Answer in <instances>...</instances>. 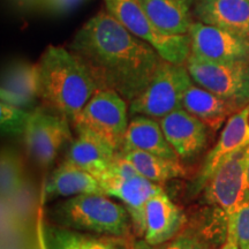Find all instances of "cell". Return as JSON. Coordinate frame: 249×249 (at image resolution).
<instances>
[{"mask_svg":"<svg viewBox=\"0 0 249 249\" xmlns=\"http://www.w3.org/2000/svg\"><path fill=\"white\" fill-rule=\"evenodd\" d=\"M193 14L200 22L249 38V0H198Z\"/></svg>","mask_w":249,"mask_h":249,"instance_id":"obj_15","label":"cell"},{"mask_svg":"<svg viewBox=\"0 0 249 249\" xmlns=\"http://www.w3.org/2000/svg\"><path fill=\"white\" fill-rule=\"evenodd\" d=\"M191 54L205 60L249 64V38L194 21L188 33Z\"/></svg>","mask_w":249,"mask_h":249,"instance_id":"obj_9","label":"cell"},{"mask_svg":"<svg viewBox=\"0 0 249 249\" xmlns=\"http://www.w3.org/2000/svg\"><path fill=\"white\" fill-rule=\"evenodd\" d=\"M160 120L165 138L179 158L192 160L203 150L207 143V124L185 108H178Z\"/></svg>","mask_w":249,"mask_h":249,"instance_id":"obj_13","label":"cell"},{"mask_svg":"<svg viewBox=\"0 0 249 249\" xmlns=\"http://www.w3.org/2000/svg\"><path fill=\"white\" fill-rule=\"evenodd\" d=\"M39 97L73 123L98 90L88 67L70 49L50 45L38 64Z\"/></svg>","mask_w":249,"mask_h":249,"instance_id":"obj_2","label":"cell"},{"mask_svg":"<svg viewBox=\"0 0 249 249\" xmlns=\"http://www.w3.org/2000/svg\"><path fill=\"white\" fill-rule=\"evenodd\" d=\"M117 150L88 130H77V138L71 143L65 160L99 178L107 172Z\"/></svg>","mask_w":249,"mask_h":249,"instance_id":"obj_16","label":"cell"},{"mask_svg":"<svg viewBox=\"0 0 249 249\" xmlns=\"http://www.w3.org/2000/svg\"><path fill=\"white\" fill-rule=\"evenodd\" d=\"M70 50L88 67L98 89H111L132 103L149 86L161 58L107 11L80 28Z\"/></svg>","mask_w":249,"mask_h":249,"instance_id":"obj_1","label":"cell"},{"mask_svg":"<svg viewBox=\"0 0 249 249\" xmlns=\"http://www.w3.org/2000/svg\"><path fill=\"white\" fill-rule=\"evenodd\" d=\"M121 152L132 161L142 177L160 185L171 179L181 178L186 174L180 160H170V158L141 150Z\"/></svg>","mask_w":249,"mask_h":249,"instance_id":"obj_22","label":"cell"},{"mask_svg":"<svg viewBox=\"0 0 249 249\" xmlns=\"http://www.w3.org/2000/svg\"><path fill=\"white\" fill-rule=\"evenodd\" d=\"M220 249H239V248H238V246L234 244V242H231V241H227L226 240L225 245H224Z\"/></svg>","mask_w":249,"mask_h":249,"instance_id":"obj_32","label":"cell"},{"mask_svg":"<svg viewBox=\"0 0 249 249\" xmlns=\"http://www.w3.org/2000/svg\"><path fill=\"white\" fill-rule=\"evenodd\" d=\"M103 193L121 201L128 211L135 230L142 235L144 210L152 196L163 191L160 183H156L142 176L128 179L103 178L99 179Z\"/></svg>","mask_w":249,"mask_h":249,"instance_id":"obj_14","label":"cell"},{"mask_svg":"<svg viewBox=\"0 0 249 249\" xmlns=\"http://www.w3.org/2000/svg\"><path fill=\"white\" fill-rule=\"evenodd\" d=\"M182 107L211 128H218L236 110L231 103L194 83L183 96Z\"/></svg>","mask_w":249,"mask_h":249,"instance_id":"obj_21","label":"cell"},{"mask_svg":"<svg viewBox=\"0 0 249 249\" xmlns=\"http://www.w3.org/2000/svg\"><path fill=\"white\" fill-rule=\"evenodd\" d=\"M1 102L29 110L39 97L38 66L28 62H15L2 77Z\"/></svg>","mask_w":249,"mask_h":249,"instance_id":"obj_17","label":"cell"},{"mask_svg":"<svg viewBox=\"0 0 249 249\" xmlns=\"http://www.w3.org/2000/svg\"><path fill=\"white\" fill-rule=\"evenodd\" d=\"M107 11L136 37L151 45L164 60L186 65L191 55L189 35H170L155 26L139 0H105Z\"/></svg>","mask_w":249,"mask_h":249,"instance_id":"obj_4","label":"cell"},{"mask_svg":"<svg viewBox=\"0 0 249 249\" xmlns=\"http://www.w3.org/2000/svg\"><path fill=\"white\" fill-rule=\"evenodd\" d=\"M29 4L36 7L51 12V13H64L75 7L83 0H27Z\"/></svg>","mask_w":249,"mask_h":249,"instance_id":"obj_28","label":"cell"},{"mask_svg":"<svg viewBox=\"0 0 249 249\" xmlns=\"http://www.w3.org/2000/svg\"><path fill=\"white\" fill-rule=\"evenodd\" d=\"M141 176L134 164L121 151H117L116 157L112 161L107 172L102 174L99 179L103 178H116V179H128L133 177Z\"/></svg>","mask_w":249,"mask_h":249,"instance_id":"obj_27","label":"cell"},{"mask_svg":"<svg viewBox=\"0 0 249 249\" xmlns=\"http://www.w3.org/2000/svg\"><path fill=\"white\" fill-rule=\"evenodd\" d=\"M249 147V104L227 120L216 145L205 158L201 173L195 182V191L205 187L213 174L226 160Z\"/></svg>","mask_w":249,"mask_h":249,"instance_id":"obj_11","label":"cell"},{"mask_svg":"<svg viewBox=\"0 0 249 249\" xmlns=\"http://www.w3.org/2000/svg\"><path fill=\"white\" fill-rule=\"evenodd\" d=\"M247 149L238 151L224 161L205 185V198L223 210L226 223L232 220L249 200V187L246 178Z\"/></svg>","mask_w":249,"mask_h":249,"instance_id":"obj_8","label":"cell"},{"mask_svg":"<svg viewBox=\"0 0 249 249\" xmlns=\"http://www.w3.org/2000/svg\"><path fill=\"white\" fill-rule=\"evenodd\" d=\"M189 1H191V2H196V1H198V0H189Z\"/></svg>","mask_w":249,"mask_h":249,"instance_id":"obj_33","label":"cell"},{"mask_svg":"<svg viewBox=\"0 0 249 249\" xmlns=\"http://www.w3.org/2000/svg\"><path fill=\"white\" fill-rule=\"evenodd\" d=\"M186 67L196 85L236 108L249 104V64L211 61L191 54Z\"/></svg>","mask_w":249,"mask_h":249,"instance_id":"obj_7","label":"cell"},{"mask_svg":"<svg viewBox=\"0 0 249 249\" xmlns=\"http://www.w3.org/2000/svg\"><path fill=\"white\" fill-rule=\"evenodd\" d=\"M160 249H209L207 245L193 235H177L172 240L161 245Z\"/></svg>","mask_w":249,"mask_h":249,"instance_id":"obj_29","label":"cell"},{"mask_svg":"<svg viewBox=\"0 0 249 249\" xmlns=\"http://www.w3.org/2000/svg\"><path fill=\"white\" fill-rule=\"evenodd\" d=\"M141 150L179 160V156L165 138L160 124L154 118L138 114L129 121L123 148L119 151Z\"/></svg>","mask_w":249,"mask_h":249,"instance_id":"obj_19","label":"cell"},{"mask_svg":"<svg viewBox=\"0 0 249 249\" xmlns=\"http://www.w3.org/2000/svg\"><path fill=\"white\" fill-rule=\"evenodd\" d=\"M50 244L51 249H114L97 239L61 229L50 231Z\"/></svg>","mask_w":249,"mask_h":249,"instance_id":"obj_23","label":"cell"},{"mask_svg":"<svg viewBox=\"0 0 249 249\" xmlns=\"http://www.w3.org/2000/svg\"><path fill=\"white\" fill-rule=\"evenodd\" d=\"M142 8L163 33L188 35L194 23L189 0H139Z\"/></svg>","mask_w":249,"mask_h":249,"instance_id":"obj_20","label":"cell"},{"mask_svg":"<svg viewBox=\"0 0 249 249\" xmlns=\"http://www.w3.org/2000/svg\"><path fill=\"white\" fill-rule=\"evenodd\" d=\"M31 111L14 107V105L8 104L6 102H1L0 116H1L2 132L11 134V135H18V134L23 135Z\"/></svg>","mask_w":249,"mask_h":249,"instance_id":"obj_26","label":"cell"},{"mask_svg":"<svg viewBox=\"0 0 249 249\" xmlns=\"http://www.w3.org/2000/svg\"><path fill=\"white\" fill-rule=\"evenodd\" d=\"M186 216L176 203L161 191L145 205L142 236L150 246H161L179 234Z\"/></svg>","mask_w":249,"mask_h":249,"instance_id":"obj_12","label":"cell"},{"mask_svg":"<svg viewBox=\"0 0 249 249\" xmlns=\"http://www.w3.org/2000/svg\"><path fill=\"white\" fill-rule=\"evenodd\" d=\"M86 194H102L99 180L91 173L80 169L68 160H64L51 173L43 189V200L59 197H73Z\"/></svg>","mask_w":249,"mask_h":249,"instance_id":"obj_18","label":"cell"},{"mask_svg":"<svg viewBox=\"0 0 249 249\" xmlns=\"http://www.w3.org/2000/svg\"><path fill=\"white\" fill-rule=\"evenodd\" d=\"M246 178H247V183L249 187V147L247 149V154H246Z\"/></svg>","mask_w":249,"mask_h":249,"instance_id":"obj_31","label":"cell"},{"mask_svg":"<svg viewBox=\"0 0 249 249\" xmlns=\"http://www.w3.org/2000/svg\"><path fill=\"white\" fill-rule=\"evenodd\" d=\"M37 246H38V249H49L44 227H43V218L40 211L38 213V220H37Z\"/></svg>","mask_w":249,"mask_h":249,"instance_id":"obj_30","label":"cell"},{"mask_svg":"<svg viewBox=\"0 0 249 249\" xmlns=\"http://www.w3.org/2000/svg\"><path fill=\"white\" fill-rule=\"evenodd\" d=\"M226 240L234 242L239 249H249V200L226 223Z\"/></svg>","mask_w":249,"mask_h":249,"instance_id":"obj_25","label":"cell"},{"mask_svg":"<svg viewBox=\"0 0 249 249\" xmlns=\"http://www.w3.org/2000/svg\"><path fill=\"white\" fill-rule=\"evenodd\" d=\"M53 216L68 229L124 236L129 231L126 208L107 195L86 194L70 197L55 207Z\"/></svg>","mask_w":249,"mask_h":249,"instance_id":"obj_3","label":"cell"},{"mask_svg":"<svg viewBox=\"0 0 249 249\" xmlns=\"http://www.w3.org/2000/svg\"><path fill=\"white\" fill-rule=\"evenodd\" d=\"M127 103L111 89H98L73 121L76 130H88L119 151L128 128Z\"/></svg>","mask_w":249,"mask_h":249,"instance_id":"obj_6","label":"cell"},{"mask_svg":"<svg viewBox=\"0 0 249 249\" xmlns=\"http://www.w3.org/2000/svg\"><path fill=\"white\" fill-rule=\"evenodd\" d=\"M70 120L59 113H49L42 108L31 111L23 133L27 150L43 166L55 160L59 150L71 139Z\"/></svg>","mask_w":249,"mask_h":249,"instance_id":"obj_10","label":"cell"},{"mask_svg":"<svg viewBox=\"0 0 249 249\" xmlns=\"http://www.w3.org/2000/svg\"><path fill=\"white\" fill-rule=\"evenodd\" d=\"M23 183L22 164L14 154L4 151L1 156V196L8 198L20 191Z\"/></svg>","mask_w":249,"mask_h":249,"instance_id":"obj_24","label":"cell"},{"mask_svg":"<svg viewBox=\"0 0 249 249\" xmlns=\"http://www.w3.org/2000/svg\"><path fill=\"white\" fill-rule=\"evenodd\" d=\"M193 82L186 65L161 59L149 86L139 97L129 103V112L161 119L182 107L183 96Z\"/></svg>","mask_w":249,"mask_h":249,"instance_id":"obj_5","label":"cell"}]
</instances>
